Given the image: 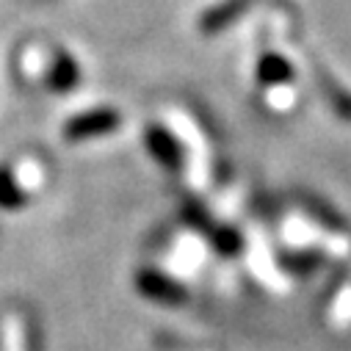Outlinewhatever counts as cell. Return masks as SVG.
<instances>
[{"instance_id": "cell-1", "label": "cell", "mask_w": 351, "mask_h": 351, "mask_svg": "<svg viewBox=\"0 0 351 351\" xmlns=\"http://www.w3.org/2000/svg\"><path fill=\"white\" fill-rule=\"evenodd\" d=\"M119 125V114L111 108H95V111H86L77 114L66 122L64 133L66 138H92V136H103V133H114Z\"/></svg>"}, {"instance_id": "cell-2", "label": "cell", "mask_w": 351, "mask_h": 351, "mask_svg": "<svg viewBox=\"0 0 351 351\" xmlns=\"http://www.w3.org/2000/svg\"><path fill=\"white\" fill-rule=\"evenodd\" d=\"M254 3H260V0H221L219 6L208 9V12L199 17V31H202V34H219V31L230 28V25L238 23Z\"/></svg>"}, {"instance_id": "cell-3", "label": "cell", "mask_w": 351, "mask_h": 351, "mask_svg": "<svg viewBox=\"0 0 351 351\" xmlns=\"http://www.w3.org/2000/svg\"><path fill=\"white\" fill-rule=\"evenodd\" d=\"M254 75H257V80L263 86H269L271 89V86H285V83L293 80V66L280 53H263L257 66H254Z\"/></svg>"}, {"instance_id": "cell-4", "label": "cell", "mask_w": 351, "mask_h": 351, "mask_svg": "<svg viewBox=\"0 0 351 351\" xmlns=\"http://www.w3.org/2000/svg\"><path fill=\"white\" fill-rule=\"evenodd\" d=\"M80 80V66L77 61L66 53V50H58L53 56V64H50V72H47V86L56 92H69L75 89Z\"/></svg>"}, {"instance_id": "cell-5", "label": "cell", "mask_w": 351, "mask_h": 351, "mask_svg": "<svg viewBox=\"0 0 351 351\" xmlns=\"http://www.w3.org/2000/svg\"><path fill=\"white\" fill-rule=\"evenodd\" d=\"M147 144L152 149V155L166 163V166H178L180 163V144L171 138V133H166L160 125H152L147 130Z\"/></svg>"}, {"instance_id": "cell-6", "label": "cell", "mask_w": 351, "mask_h": 351, "mask_svg": "<svg viewBox=\"0 0 351 351\" xmlns=\"http://www.w3.org/2000/svg\"><path fill=\"white\" fill-rule=\"evenodd\" d=\"M20 202H23V194L17 191L14 180L9 178V171L3 169V171H0V205H3V208H17Z\"/></svg>"}]
</instances>
